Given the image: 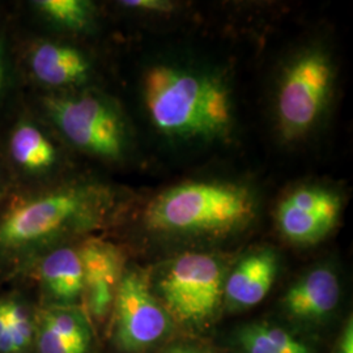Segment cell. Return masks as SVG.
I'll use <instances>...</instances> for the list:
<instances>
[{
	"label": "cell",
	"mask_w": 353,
	"mask_h": 353,
	"mask_svg": "<svg viewBox=\"0 0 353 353\" xmlns=\"http://www.w3.org/2000/svg\"><path fill=\"white\" fill-rule=\"evenodd\" d=\"M117 205L115 190L92 179L12 185L0 198V267L32 265L63 237L102 225Z\"/></svg>",
	"instance_id": "obj_1"
},
{
	"label": "cell",
	"mask_w": 353,
	"mask_h": 353,
	"mask_svg": "<svg viewBox=\"0 0 353 353\" xmlns=\"http://www.w3.org/2000/svg\"><path fill=\"white\" fill-rule=\"evenodd\" d=\"M144 101L153 125L174 138L212 139L232 125L227 88L211 76L154 65L144 77Z\"/></svg>",
	"instance_id": "obj_2"
},
{
	"label": "cell",
	"mask_w": 353,
	"mask_h": 353,
	"mask_svg": "<svg viewBox=\"0 0 353 353\" xmlns=\"http://www.w3.org/2000/svg\"><path fill=\"white\" fill-rule=\"evenodd\" d=\"M255 216L252 192L227 182H189L166 190L144 214L152 230L166 233H228Z\"/></svg>",
	"instance_id": "obj_3"
},
{
	"label": "cell",
	"mask_w": 353,
	"mask_h": 353,
	"mask_svg": "<svg viewBox=\"0 0 353 353\" xmlns=\"http://www.w3.org/2000/svg\"><path fill=\"white\" fill-rule=\"evenodd\" d=\"M32 109L77 151L103 161H118L126 153L125 121L113 102L99 93H41Z\"/></svg>",
	"instance_id": "obj_4"
},
{
	"label": "cell",
	"mask_w": 353,
	"mask_h": 353,
	"mask_svg": "<svg viewBox=\"0 0 353 353\" xmlns=\"http://www.w3.org/2000/svg\"><path fill=\"white\" fill-rule=\"evenodd\" d=\"M224 270L210 254L178 256L160 281L165 312L176 322L196 325L210 319L224 294Z\"/></svg>",
	"instance_id": "obj_5"
},
{
	"label": "cell",
	"mask_w": 353,
	"mask_h": 353,
	"mask_svg": "<svg viewBox=\"0 0 353 353\" xmlns=\"http://www.w3.org/2000/svg\"><path fill=\"white\" fill-rule=\"evenodd\" d=\"M1 139L12 185L38 186L63 178L62 140L32 106H21L1 130Z\"/></svg>",
	"instance_id": "obj_6"
},
{
	"label": "cell",
	"mask_w": 353,
	"mask_h": 353,
	"mask_svg": "<svg viewBox=\"0 0 353 353\" xmlns=\"http://www.w3.org/2000/svg\"><path fill=\"white\" fill-rule=\"evenodd\" d=\"M332 85V67L326 55L306 52L290 64L278 96L279 123L285 138H297L314 126Z\"/></svg>",
	"instance_id": "obj_7"
},
{
	"label": "cell",
	"mask_w": 353,
	"mask_h": 353,
	"mask_svg": "<svg viewBox=\"0 0 353 353\" xmlns=\"http://www.w3.org/2000/svg\"><path fill=\"white\" fill-rule=\"evenodd\" d=\"M14 57L20 80L26 79L41 93L75 92L93 74L88 54L72 43L46 37L14 39Z\"/></svg>",
	"instance_id": "obj_8"
},
{
	"label": "cell",
	"mask_w": 353,
	"mask_h": 353,
	"mask_svg": "<svg viewBox=\"0 0 353 353\" xmlns=\"http://www.w3.org/2000/svg\"><path fill=\"white\" fill-rule=\"evenodd\" d=\"M113 309L117 341L127 352L143 351L168 334L169 316L140 271L123 272Z\"/></svg>",
	"instance_id": "obj_9"
},
{
	"label": "cell",
	"mask_w": 353,
	"mask_h": 353,
	"mask_svg": "<svg viewBox=\"0 0 353 353\" xmlns=\"http://www.w3.org/2000/svg\"><path fill=\"white\" fill-rule=\"evenodd\" d=\"M341 210V198L335 192L321 188H303L280 203L279 228L292 242L314 243L335 227Z\"/></svg>",
	"instance_id": "obj_10"
},
{
	"label": "cell",
	"mask_w": 353,
	"mask_h": 353,
	"mask_svg": "<svg viewBox=\"0 0 353 353\" xmlns=\"http://www.w3.org/2000/svg\"><path fill=\"white\" fill-rule=\"evenodd\" d=\"M84 274V294L89 312L103 318L113 309L115 294L123 275V256L119 249L100 239H88L79 248Z\"/></svg>",
	"instance_id": "obj_11"
},
{
	"label": "cell",
	"mask_w": 353,
	"mask_h": 353,
	"mask_svg": "<svg viewBox=\"0 0 353 353\" xmlns=\"http://www.w3.org/2000/svg\"><path fill=\"white\" fill-rule=\"evenodd\" d=\"M39 284L52 300L76 303L84 294V274L77 248L58 245L33 262Z\"/></svg>",
	"instance_id": "obj_12"
},
{
	"label": "cell",
	"mask_w": 353,
	"mask_h": 353,
	"mask_svg": "<svg viewBox=\"0 0 353 353\" xmlns=\"http://www.w3.org/2000/svg\"><path fill=\"white\" fill-rule=\"evenodd\" d=\"M276 271V258L271 252H255L246 256L224 284L228 301L240 307L261 303L271 290Z\"/></svg>",
	"instance_id": "obj_13"
},
{
	"label": "cell",
	"mask_w": 353,
	"mask_h": 353,
	"mask_svg": "<svg viewBox=\"0 0 353 353\" xmlns=\"http://www.w3.org/2000/svg\"><path fill=\"white\" fill-rule=\"evenodd\" d=\"M341 287L328 268H316L290 287L284 297L287 310L299 318H319L328 314L339 301Z\"/></svg>",
	"instance_id": "obj_14"
},
{
	"label": "cell",
	"mask_w": 353,
	"mask_h": 353,
	"mask_svg": "<svg viewBox=\"0 0 353 353\" xmlns=\"http://www.w3.org/2000/svg\"><path fill=\"white\" fill-rule=\"evenodd\" d=\"M29 8L43 24L70 33L88 30L96 19V7L88 0H33Z\"/></svg>",
	"instance_id": "obj_15"
},
{
	"label": "cell",
	"mask_w": 353,
	"mask_h": 353,
	"mask_svg": "<svg viewBox=\"0 0 353 353\" xmlns=\"http://www.w3.org/2000/svg\"><path fill=\"white\" fill-rule=\"evenodd\" d=\"M20 81L14 57V38L7 21L0 30V105L10 100L13 89Z\"/></svg>",
	"instance_id": "obj_16"
},
{
	"label": "cell",
	"mask_w": 353,
	"mask_h": 353,
	"mask_svg": "<svg viewBox=\"0 0 353 353\" xmlns=\"http://www.w3.org/2000/svg\"><path fill=\"white\" fill-rule=\"evenodd\" d=\"M6 319L12 338L14 353L24 351L32 335V326L26 307L17 300H3Z\"/></svg>",
	"instance_id": "obj_17"
},
{
	"label": "cell",
	"mask_w": 353,
	"mask_h": 353,
	"mask_svg": "<svg viewBox=\"0 0 353 353\" xmlns=\"http://www.w3.org/2000/svg\"><path fill=\"white\" fill-rule=\"evenodd\" d=\"M42 326L64 339L89 343L88 332L80 323L79 318L64 310H50L43 314Z\"/></svg>",
	"instance_id": "obj_18"
},
{
	"label": "cell",
	"mask_w": 353,
	"mask_h": 353,
	"mask_svg": "<svg viewBox=\"0 0 353 353\" xmlns=\"http://www.w3.org/2000/svg\"><path fill=\"white\" fill-rule=\"evenodd\" d=\"M89 343L64 339L54 334L51 330L42 326L38 334V352L39 353H87Z\"/></svg>",
	"instance_id": "obj_19"
},
{
	"label": "cell",
	"mask_w": 353,
	"mask_h": 353,
	"mask_svg": "<svg viewBox=\"0 0 353 353\" xmlns=\"http://www.w3.org/2000/svg\"><path fill=\"white\" fill-rule=\"evenodd\" d=\"M240 343L246 353H283L265 338L258 325L243 328Z\"/></svg>",
	"instance_id": "obj_20"
},
{
	"label": "cell",
	"mask_w": 353,
	"mask_h": 353,
	"mask_svg": "<svg viewBox=\"0 0 353 353\" xmlns=\"http://www.w3.org/2000/svg\"><path fill=\"white\" fill-rule=\"evenodd\" d=\"M119 6L143 12H169L173 10V4L164 0H123L119 1Z\"/></svg>",
	"instance_id": "obj_21"
},
{
	"label": "cell",
	"mask_w": 353,
	"mask_h": 353,
	"mask_svg": "<svg viewBox=\"0 0 353 353\" xmlns=\"http://www.w3.org/2000/svg\"><path fill=\"white\" fill-rule=\"evenodd\" d=\"M0 352L14 353V347H13L12 338H11V334H10L8 323H7V319H6L3 301H0Z\"/></svg>",
	"instance_id": "obj_22"
},
{
	"label": "cell",
	"mask_w": 353,
	"mask_h": 353,
	"mask_svg": "<svg viewBox=\"0 0 353 353\" xmlns=\"http://www.w3.org/2000/svg\"><path fill=\"white\" fill-rule=\"evenodd\" d=\"M12 186V178L6 163L4 152H3V139H1V130H0V198Z\"/></svg>",
	"instance_id": "obj_23"
},
{
	"label": "cell",
	"mask_w": 353,
	"mask_h": 353,
	"mask_svg": "<svg viewBox=\"0 0 353 353\" xmlns=\"http://www.w3.org/2000/svg\"><path fill=\"white\" fill-rule=\"evenodd\" d=\"M341 353H353V327L352 321H350L348 326L344 330L341 343Z\"/></svg>",
	"instance_id": "obj_24"
},
{
	"label": "cell",
	"mask_w": 353,
	"mask_h": 353,
	"mask_svg": "<svg viewBox=\"0 0 353 353\" xmlns=\"http://www.w3.org/2000/svg\"><path fill=\"white\" fill-rule=\"evenodd\" d=\"M169 353H203L202 351L196 350V348H191V347H179Z\"/></svg>",
	"instance_id": "obj_25"
},
{
	"label": "cell",
	"mask_w": 353,
	"mask_h": 353,
	"mask_svg": "<svg viewBox=\"0 0 353 353\" xmlns=\"http://www.w3.org/2000/svg\"><path fill=\"white\" fill-rule=\"evenodd\" d=\"M7 21H8V20H1V19H0V30H1V28L4 26V24H6Z\"/></svg>",
	"instance_id": "obj_26"
}]
</instances>
